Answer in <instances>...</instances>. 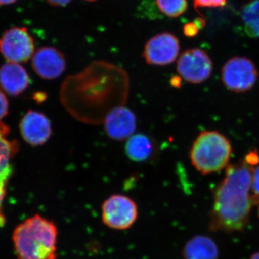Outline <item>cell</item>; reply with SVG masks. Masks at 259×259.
Wrapping results in <instances>:
<instances>
[{"label": "cell", "instance_id": "6da1fadb", "mask_svg": "<svg viewBox=\"0 0 259 259\" xmlns=\"http://www.w3.org/2000/svg\"><path fill=\"white\" fill-rule=\"evenodd\" d=\"M128 79L125 71L115 65L96 61L82 72L65 80L61 100L71 115L81 107L90 115L98 114L100 120L114 107L123 105L128 93Z\"/></svg>", "mask_w": 259, "mask_h": 259}, {"label": "cell", "instance_id": "7a4b0ae2", "mask_svg": "<svg viewBox=\"0 0 259 259\" xmlns=\"http://www.w3.org/2000/svg\"><path fill=\"white\" fill-rule=\"evenodd\" d=\"M254 168L243 161L229 165L226 176L214 191L209 214V229L227 233L242 231L249 222L252 176Z\"/></svg>", "mask_w": 259, "mask_h": 259}, {"label": "cell", "instance_id": "3957f363", "mask_svg": "<svg viewBox=\"0 0 259 259\" xmlns=\"http://www.w3.org/2000/svg\"><path fill=\"white\" fill-rule=\"evenodd\" d=\"M13 241L17 259H56L57 256V227L39 214L17 226Z\"/></svg>", "mask_w": 259, "mask_h": 259}, {"label": "cell", "instance_id": "277c9868", "mask_svg": "<svg viewBox=\"0 0 259 259\" xmlns=\"http://www.w3.org/2000/svg\"><path fill=\"white\" fill-rule=\"evenodd\" d=\"M231 142L224 135L214 131L201 133L191 147L192 166L202 175H207L223 170L231 157Z\"/></svg>", "mask_w": 259, "mask_h": 259}, {"label": "cell", "instance_id": "5b68a950", "mask_svg": "<svg viewBox=\"0 0 259 259\" xmlns=\"http://www.w3.org/2000/svg\"><path fill=\"white\" fill-rule=\"evenodd\" d=\"M104 225L117 231L129 229L134 226L139 216L136 202L124 194H116L104 201L101 207Z\"/></svg>", "mask_w": 259, "mask_h": 259}, {"label": "cell", "instance_id": "8992f818", "mask_svg": "<svg viewBox=\"0 0 259 259\" xmlns=\"http://www.w3.org/2000/svg\"><path fill=\"white\" fill-rule=\"evenodd\" d=\"M258 73L256 66L245 57L232 58L222 69L223 84L230 91L242 93L248 91L256 83Z\"/></svg>", "mask_w": 259, "mask_h": 259}, {"label": "cell", "instance_id": "52a82bcc", "mask_svg": "<svg viewBox=\"0 0 259 259\" xmlns=\"http://www.w3.org/2000/svg\"><path fill=\"white\" fill-rule=\"evenodd\" d=\"M35 51V42L28 29L13 27L0 37V54L8 62H27Z\"/></svg>", "mask_w": 259, "mask_h": 259}, {"label": "cell", "instance_id": "ba28073f", "mask_svg": "<svg viewBox=\"0 0 259 259\" xmlns=\"http://www.w3.org/2000/svg\"><path fill=\"white\" fill-rule=\"evenodd\" d=\"M177 70L180 77L187 82L203 83L212 74V61L202 49H187L179 58Z\"/></svg>", "mask_w": 259, "mask_h": 259}, {"label": "cell", "instance_id": "9c48e42d", "mask_svg": "<svg viewBox=\"0 0 259 259\" xmlns=\"http://www.w3.org/2000/svg\"><path fill=\"white\" fill-rule=\"evenodd\" d=\"M180 51L179 39L174 34L164 32L148 40L143 51V57L148 64L168 66L176 61Z\"/></svg>", "mask_w": 259, "mask_h": 259}, {"label": "cell", "instance_id": "30bf717a", "mask_svg": "<svg viewBox=\"0 0 259 259\" xmlns=\"http://www.w3.org/2000/svg\"><path fill=\"white\" fill-rule=\"evenodd\" d=\"M32 68L42 79H56L60 77L66 70V57L55 47H41L32 56Z\"/></svg>", "mask_w": 259, "mask_h": 259}, {"label": "cell", "instance_id": "8fae6325", "mask_svg": "<svg viewBox=\"0 0 259 259\" xmlns=\"http://www.w3.org/2000/svg\"><path fill=\"white\" fill-rule=\"evenodd\" d=\"M103 122L105 134L114 141L128 139L134 134L137 127L136 115L124 105L112 109L105 116Z\"/></svg>", "mask_w": 259, "mask_h": 259}, {"label": "cell", "instance_id": "7c38bea8", "mask_svg": "<svg viewBox=\"0 0 259 259\" xmlns=\"http://www.w3.org/2000/svg\"><path fill=\"white\" fill-rule=\"evenodd\" d=\"M22 137L28 144L37 146L44 145L52 135V126L49 118L41 112L30 110L20 123Z\"/></svg>", "mask_w": 259, "mask_h": 259}, {"label": "cell", "instance_id": "4fadbf2b", "mask_svg": "<svg viewBox=\"0 0 259 259\" xmlns=\"http://www.w3.org/2000/svg\"><path fill=\"white\" fill-rule=\"evenodd\" d=\"M7 136L0 134V228L6 222L3 206L6 196L7 186L13 173V167L10 161L18 151V143L7 139Z\"/></svg>", "mask_w": 259, "mask_h": 259}, {"label": "cell", "instance_id": "5bb4252c", "mask_svg": "<svg viewBox=\"0 0 259 259\" xmlns=\"http://www.w3.org/2000/svg\"><path fill=\"white\" fill-rule=\"evenodd\" d=\"M26 70L21 65L8 62L0 67V89L10 96H18L30 84Z\"/></svg>", "mask_w": 259, "mask_h": 259}, {"label": "cell", "instance_id": "9a60e30c", "mask_svg": "<svg viewBox=\"0 0 259 259\" xmlns=\"http://www.w3.org/2000/svg\"><path fill=\"white\" fill-rule=\"evenodd\" d=\"M125 151L126 156L131 161L144 163L151 161L156 156L157 144L147 134H134L127 140Z\"/></svg>", "mask_w": 259, "mask_h": 259}, {"label": "cell", "instance_id": "2e32d148", "mask_svg": "<svg viewBox=\"0 0 259 259\" xmlns=\"http://www.w3.org/2000/svg\"><path fill=\"white\" fill-rule=\"evenodd\" d=\"M182 255L184 259H218L219 249L212 238L205 236H197L187 242Z\"/></svg>", "mask_w": 259, "mask_h": 259}, {"label": "cell", "instance_id": "e0dca14e", "mask_svg": "<svg viewBox=\"0 0 259 259\" xmlns=\"http://www.w3.org/2000/svg\"><path fill=\"white\" fill-rule=\"evenodd\" d=\"M242 21L248 36L259 38V0H250L243 6Z\"/></svg>", "mask_w": 259, "mask_h": 259}, {"label": "cell", "instance_id": "ac0fdd59", "mask_svg": "<svg viewBox=\"0 0 259 259\" xmlns=\"http://www.w3.org/2000/svg\"><path fill=\"white\" fill-rule=\"evenodd\" d=\"M158 9L169 18H178L188 7L187 0H156Z\"/></svg>", "mask_w": 259, "mask_h": 259}, {"label": "cell", "instance_id": "d6986e66", "mask_svg": "<svg viewBox=\"0 0 259 259\" xmlns=\"http://www.w3.org/2000/svg\"><path fill=\"white\" fill-rule=\"evenodd\" d=\"M9 110V103L5 94L0 90V132H8L9 127L2 122L6 117Z\"/></svg>", "mask_w": 259, "mask_h": 259}, {"label": "cell", "instance_id": "ffe728a7", "mask_svg": "<svg viewBox=\"0 0 259 259\" xmlns=\"http://www.w3.org/2000/svg\"><path fill=\"white\" fill-rule=\"evenodd\" d=\"M204 25L203 19H197L193 23H189L184 27V33L187 37H194L198 33L199 30Z\"/></svg>", "mask_w": 259, "mask_h": 259}, {"label": "cell", "instance_id": "44dd1931", "mask_svg": "<svg viewBox=\"0 0 259 259\" xmlns=\"http://www.w3.org/2000/svg\"><path fill=\"white\" fill-rule=\"evenodd\" d=\"M252 197L253 204H259V166L254 168L252 176Z\"/></svg>", "mask_w": 259, "mask_h": 259}, {"label": "cell", "instance_id": "7402d4cb", "mask_svg": "<svg viewBox=\"0 0 259 259\" xmlns=\"http://www.w3.org/2000/svg\"><path fill=\"white\" fill-rule=\"evenodd\" d=\"M227 0H193L194 8H221L225 6Z\"/></svg>", "mask_w": 259, "mask_h": 259}, {"label": "cell", "instance_id": "603a6c76", "mask_svg": "<svg viewBox=\"0 0 259 259\" xmlns=\"http://www.w3.org/2000/svg\"><path fill=\"white\" fill-rule=\"evenodd\" d=\"M244 161L250 166H254L259 163V153L257 150L250 151L245 156Z\"/></svg>", "mask_w": 259, "mask_h": 259}, {"label": "cell", "instance_id": "cb8c5ba5", "mask_svg": "<svg viewBox=\"0 0 259 259\" xmlns=\"http://www.w3.org/2000/svg\"><path fill=\"white\" fill-rule=\"evenodd\" d=\"M47 2L51 6L64 7L69 5L71 0H47Z\"/></svg>", "mask_w": 259, "mask_h": 259}, {"label": "cell", "instance_id": "d4e9b609", "mask_svg": "<svg viewBox=\"0 0 259 259\" xmlns=\"http://www.w3.org/2000/svg\"><path fill=\"white\" fill-rule=\"evenodd\" d=\"M170 82H171V86L174 88H180L182 83V78L180 76H173Z\"/></svg>", "mask_w": 259, "mask_h": 259}, {"label": "cell", "instance_id": "484cf974", "mask_svg": "<svg viewBox=\"0 0 259 259\" xmlns=\"http://www.w3.org/2000/svg\"><path fill=\"white\" fill-rule=\"evenodd\" d=\"M18 0H0V6L14 4Z\"/></svg>", "mask_w": 259, "mask_h": 259}, {"label": "cell", "instance_id": "4316f807", "mask_svg": "<svg viewBox=\"0 0 259 259\" xmlns=\"http://www.w3.org/2000/svg\"><path fill=\"white\" fill-rule=\"evenodd\" d=\"M250 259H259V252H257V253L252 255Z\"/></svg>", "mask_w": 259, "mask_h": 259}, {"label": "cell", "instance_id": "83f0119b", "mask_svg": "<svg viewBox=\"0 0 259 259\" xmlns=\"http://www.w3.org/2000/svg\"><path fill=\"white\" fill-rule=\"evenodd\" d=\"M86 1H88V2H95V1H97V0H86Z\"/></svg>", "mask_w": 259, "mask_h": 259}, {"label": "cell", "instance_id": "f1b7e54d", "mask_svg": "<svg viewBox=\"0 0 259 259\" xmlns=\"http://www.w3.org/2000/svg\"><path fill=\"white\" fill-rule=\"evenodd\" d=\"M258 216H259V204H258Z\"/></svg>", "mask_w": 259, "mask_h": 259}]
</instances>
